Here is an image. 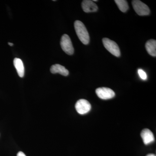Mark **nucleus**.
<instances>
[{
	"mask_svg": "<svg viewBox=\"0 0 156 156\" xmlns=\"http://www.w3.org/2000/svg\"><path fill=\"white\" fill-rule=\"evenodd\" d=\"M82 7L84 12L86 13L96 12L98 8L93 1L90 0H84L82 3Z\"/></svg>",
	"mask_w": 156,
	"mask_h": 156,
	"instance_id": "nucleus-7",
	"label": "nucleus"
},
{
	"mask_svg": "<svg viewBox=\"0 0 156 156\" xmlns=\"http://www.w3.org/2000/svg\"><path fill=\"white\" fill-rule=\"evenodd\" d=\"M74 27L77 35L84 44L87 45L89 42V33L83 22L80 20H76L74 23Z\"/></svg>",
	"mask_w": 156,
	"mask_h": 156,
	"instance_id": "nucleus-1",
	"label": "nucleus"
},
{
	"mask_svg": "<svg viewBox=\"0 0 156 156\" xmlns=\"http://www.w3.org/2000/svg\"><path fill=\"white\" fill-rule=\"evenodd\" d=\"M14 65L18 75L20 77H23L24 75V67L22 60L20 58H15L14 60Z\"/></svg>",
	"mask_w": 156,
	"mask_h": 156,
	"instance_id": "nucleus-11",
	"label": "nucleus"
},
{
	"mask_svg": "<svg viewBox=\"0 0 156 156\" xmlns=\"http://www.w3.org/2000/svg\"><path fill=\"white\" fill-rule=\"evenodd\" d=\"M8 44H9V45H10V46H13V45H14V44H13V43H8Z\"/></svg>",
	"mask_w": 156,
	"mask_h": 156,
	"instance_id": "nucleus-16",
	"label": "nucleus"
},
{
	"mask_svg": "<svg viewBox=\"0 0 156 156\" xmlns=\"http://www.w3.org/2000/svg\"><path fill=\"white\" fill-rule=\"evenodd\" d=\"M132 5L136 14L140 16L148 15L150 13L149 7L141 1L139 0L132 1Z\"/></svg>",
	"mask_w": 156,
	"mask_h": 156,
	"instance_id": "nucleus-3",
	"label": "nucleus"
},
{
	"mask_svg": "<svg viewBox=\"0 0 156 156\" xmlns=\"http://www.w3.org/2000/svg\"><path fill=\"white\" fill-rule=\"evenodd\" d=\"M93 2H97V0H94V1H92Z\"/></svg>",
	"mask_w": 156,
	"mask_h": 156,
	"instance_id": "nucleus-17",
	"label": "nucleus"
},
{
	"mask_svg": "<svg viewBox=\"0 0 156 156\" xmlns=\"http://www.w3.org/2000/svg\"><path fill=\"white\" fill-rule=\"evenodd\" d=\"M75 108L78 113L84 115L91 110V105L88 101L81 99L78 100L76 103Z\"/></svg>",
	"mask_w": 156,
	"mask_h": 156,
	"instance_id": "nucleus-5",
	"label": "nucleus"
},
{
	"mask_svg": "<svg viewBox=\"0 0 156 156\" xmlns=\"http://www.w3.org/2000/svg\"><path fill=\"white\" fill-rule=\"evenodd\" d=\"M146 156H156V155L154 154H147Z\"/></svg>",
	"mask_w": 156,
	"mask_h": 156,
	"instance_id": "nucleus-15",
	"label": "nucleus"
},
{
	"mask_svg": "<svg viewBox=\"0 0 156 156\" xmlns=\"http://www.w3.org/2000/svg\"><path fill=\"white\" fill-rule=\"evenodd\" d=\"M96 94L99 98L102 99H111L115 97V93L112 89L106 87H101L96 89Z\"/></svg>",
	"mask_w": 156,
	"mask_h": 156,
	"instance_id": "nucleus-6",
	"label": "nucleus"
},
{
	"mask_svg": "<svg viewBox=\"0 0 156 156\" xmlns=\"http://www.w3.org/2000/svg\"><path fill=\"white\" fill-rule=\"evenodd\" d=\"M140 136L142 137L144 143L145 145H148L154 141V136L153 133L149 129L146 128L143 130L140 134Z\"/></svg>",
	"mask_w": 156,
	"mask_h": 156,
	"instance_id": "nucleus-8",
	"label": "nucleus"
},
{
	"mask_svg": "<svg viewBox=\"0 0 156 156\" xmlns=\"http://www.w3.org/2000/svg\"><path fill=\"white\" fill-rule=\"evenodd\" d=\"M115 2L120 11L123 12H126L128 11L129 7L127 1L125 0H115Z\"/></svg>",
	"mask_w": 156,
	"mask_h": 156,
	"instance_id": "nucleus-12",
	"label": "nucleus"
},
{
	"mask_svg": "<svg viewBox=\"0 0 156 156\" xmlns=\"http://www.w3.org/2000/svg\"><path fill=\"white\" fill-rule=\"evenodd\" d=\"M60 45L62 50L68 55H71L73 54L74 50L72 43L69 37L67 34H65L62 37Z\"/></svg>",
	"mask_w": 156,
	"mask_h": 156,
	"instance_id": "nucleus-4",
	"label": "nucleus"
},
{
	"mask_svg": "<svg viewBox=\"0 0 156 156\" xmlns=\"http://www.w3.org/2000/svg\"><path fill=\"white\" fill-rule=\"evenodd\" d=\"M102 42L105 48L110 53L116 57H119L121 55L120 49L115 42L107 38L102 39Z\"/></svg>",
	"mask_w": 156,
	"mask_h": 156,
	"instance_id": "nucleus-2",
	"label": "nucleus"
},
{
	"mask_svg": "<svg viewBox=\"0 0 156 156\" xmlns=\"http://www.w3.org/2000/svg\"><path fill=\"white\" fill-rule=\"evenodd\" d=\"M50 72L53 74L59 73L63 76H67L69 74V71L61 65L56 64L51 66Z\"/></svg>",
	"mask_w": 156,
	"mask_h": 156,
	"instance_id": "nucleus-9",
	"label": "nucleus"
},
{
	"mask_svg": "<svg viewBox=\"0 0 156 156\" xmlns=\"http://www.w3.org/2000/svg\"><path fill=\"white\" fill-rule=\"evenodd\" d=\"M17 156H26L22 151H20L17 154Z\"/></svg>",
	"mask_w": 156,
	"mask_h": 156,
	"instance_id": "nucleus-14",
	"label": "nucleus"
},
{
	"mask_svg": "<svg viewBox=\"0 0 156 156\" xmlns=\"http://www.w3.org/2000/svg\"><path fill=\"white\" fill-rule=\"evenodd\" d=\"M145 48L148 53L153 56H156V41L151 39L147 42Z\"/></svg>",
	"mask_w": 156,
	"mask_h": 156,
	"instance_id": "nucleus-10",
	"label": "nucleus"
},
{
	"mask_svg": "<svg viewBox=\"0 0 156 156\" xmlns=\"http://www.w3.org/2000/svg\"><path fill=\"white\" fill-rule=\"evenodd\" d=\"M138 74L141 79L143 80H146L147 79V75L144 71L141 69L138 70Z\"/></svg>",
	"mask_w": 156,
	"mask_h": 156,
	"instance_id": "nucleus-13",
	"label": "nucleus"
}]
</instances>
